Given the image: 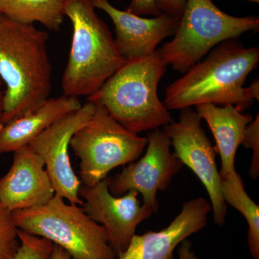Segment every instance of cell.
I'll return each mask as SVG.
<instances>
[{
  "instance_id": "cell-1",
  "label": "cell",
  "mask_w": 259,
  "mask_h": 259,
  "mask_svg": "<svg viewBox=\"0 0 259 259\" xmlns=\"http://www.w3.org/2000/svg\"><path fill=\"white\" fill-rule=\"evenodd\" d=\"M49 35L33 24L0 14V77L5 84L3 125L33 112L49 98L52 66Z\"/></svg>"
},
{
  "instance_id": "cell-2",
  "label": "cell",
  "mask_w": 259,
  "mask_h": 259,
  "mask_svg": "<svg viewBox=\"0 0 259 259\" xmlns=\"http://www.w3.org/2000/svg\"><path fill=\"white\" fill-rule=\"evenodd\" d=\"M258 61V47H245L237 38L225 40L167 87L163 103L168 110L212 104L243 112L253 103L245 97L243 85Z\"/></svg>"
},
{
  "instance_id": "cell-3",
  "label": "cell",
  "mask_w": 259,
  "mask_h": 259,
  "mask_svg": "<svg viewBox=\"0 0 259 259\" xmlns=\"http://www.w3.org/2000/svg\"><path fill=\"white\" fill-rule=\"evenodd\" d=\"M166 66L158 49L150 55L126 60L87 101L102 105L135 134L168 125L173 118L158 95Z\"/></svg>"
},
{
  "instance_id": "cell-4",
  "label": "cell",
  "mask_w": 259,
  "mask_h": 259,
  "mask_svg": "<svg viewBox=\"0 0 259 259\" xmlns=\"http://www.w3.org/2000/svg\"><path fill=\"white\" fill-rule=\"evenodd\" d=\"M92 0H64V14L71 21L72 41L62 77L66 96L89 97L125 63Z\"/></svg>"
},
{
  "instance_id": "cell-5",
  "label": "cell",
  "mask_w": 259,
  "mask_h": 259,
  "mask_svg": "<svg viewBox=\"0 0 259 259\" xmlns=\"http://www.w3.org/2000/svg\"><path fill=\"white\" fill-rule=\"evenodd\" d=\"M18 229L47 238L72 259H116L106 229L77 204L56 195L38 207L13 212Z\"/></svg>"
},
{
  "instance_id": "cell-6",
  "label": "cell",
  "mask_w": 259,
  "mask_h": 259,
  "mask_svg": "<svg viewBox=\"0 0 259 259\" xmlns=\"http://www.w3.org/2000/svg\"><path fill=\"white\" fill-rule=\"evenodd\" d=\"M258 28V17L227 14L212 0H187L173 38L158 50L167 65L185 74L213 47Z\"/></svg>"
},
{
  "instance_id": "cell-7",
  "label": "cell",
  "mask_w": 259,
  "mask_h": 259,
  "mask_svg": "<svg viewBox=\"0 0 259 259\" xmlns=\"http://www.w3.org/2000/svg\"><path fill=\"white\" fill-rule=\"evenodd\" d=\"M91 119L74 134L70 148L79 158V180L94 186L116 167L138 159L147 146L148 138L125 128L100 104Z\"/></svg>"
},
{
  "instance_id": "cell-8",
  "label": "cell",
  "mask_w": 259,
  "mask_h": 259,
  "mask_svg": "<svg viewBox=\"0 0 259 259\" xmlns=\"http://www.w3.org/2000/svg\"><path fill=\"white\" fill-rule=\"evenodd\" d=\"M202 119L191 107L182 109L177 122L165 126L175 156L197 175L208 192L214 222L225 224L227 204L221 193V175L215 162V150L202 125Z\"/></svg>"
},
{
  "instance_id": "cell-9",
  "label": "cell",
  "mask_w": 259,
  "mask_h": 259,
  "mask_svg": "<svg viewBox=\"0 0 259 259\" xmlns=\"http://www.w3.org/2000/svg\"><path fill=\"white\" fill-rule=\"evenodd\" d=\"M171 140L164 130H152L148 133L147 151L139 161L129 163L120 173L110 180L109 190L114 196L123 195L131 190L141 194L144 204L157 212L156 196L165 192L183 166L171 153Z\"/></svg>"
},
{
  "instance_id": "cell-10",
  "label": "cell",
  "mask_w": 259,
  "mask_h": 259,
  "mask_svg": "<svg viewBox=\"0 0 259 259\" xmlns=\"http://www.w3.org/2000/svg\"><path fill=\"white\" fill-rule=\"evenodd\" d=\"M95 104L87 101L79 110L67 114L32 140L30 146L44 160L56 195L69 203L82 205L81 184L71 166L69 149L75 133L91 119Z\"/></svg>"
},
{
  "instance_id": "cell-11",
  "label": "cell",
  "mask_w": 259,
  "mask_h": 259,
  "mask_svg": "<svg viewBox=\"0 0 259 259\" xmlns=\"http://www.w3.org/2000/svg\"><path fill=\"white\" fill-rule=\"evenodd\" d=\"M110 180L111 177L107 176L91 187L81 185L79 194L83 199V211L106 229L109 243L117 257L128 246L140 223L154 212L151 207L141 204L136 191L112 195L109 190Z\"/></svg>"
},
{
  "instance_id": "cell-12",
  "label": "cell",
  "mask_w": 259,
  "mask_h": 259,
  "mask_svg": "<svg viewBox=\"0 0 259 259\" xmlns=\"http://www.w3.org/2000/svg\"><path fill=\"white\" fill-rule=\"evenodd\" d=\"M8 173L0 178V201L12 212L47 203L55 190L42 158L30 146L14 151Z\"/></svg>"
},
{
  "instance_id": "cell-13",
  "label": "cell",
  "mask_w": 259,
  "mask_h": 259,
  "mask_svg": "<svg viewBox=\"0 0 259 259\" xmlns=\"http://www.w3.org/2000/svg\"><path fill=\"white\" fill-rule=\"evenodd\" d=\"M92 1L95 8L111 19L116 48L125 61L153 54L163 39L175 34L180 22L181 16L162 13L153 18H144L117 9L108 0Z\"/></svg>"
},
{
  "instance_id": "cell-14",
  "label": "cell",
  "mask_w": 259,
  "mask_h": 259,
  "mask_svg": "<svg viewBox=\"0 0 259 259\" xmlns=\"http://www.w3.org/2000/svg\"><path fill=\"white\" fill-rule=\"evenodd\" d=\"M211 210V204L203 197L187 201L166 228L135 234L127 248L116 259H174L177 247L207 226Z\"/></svg>"
},
{
  "instance_id": "cell-15",
  "label": "cell",
  "mask_w": 259,
  "mask_h": 259,
  "mask_svg": "<svg viewBox=\"0 0 259 259\" xmlns=\"http://www.w3.org/2000/svg\"><path fill=\"white\" fill-rule=\"evenodd\" d=\"M81 105L79 97L64 95L48 98L33 112L5 124L0 130V155L28 146L54 122Z\"/></svg>"
},
{
  "instance_id": "cell-16",
  "label": "cell",
  "mask_w": 259,
  "mask_h": 259,
  "mask_svg": "<svg viewBox=\"0 0 259 259\" xmlns=\"http://www.w3.org/2000/svg\"><path fill=\"white\" fill-rule=\"evenodd\" d=\"M199 117L208 124L216 141L214 148L221 156V180L230 176L235 168L237 150L241 146L245 129L253 120L249 114H243L233 105L218 107L212 104H200L195 106Z\"/></svg>"
},
{
  "instance_id": "cell-17",
  "label": "cell",
  "mask_w": 259,
  "mask_h": 259,
  "mask_svg": "<svg viewBox=\"0 0 259 259\" xmlns=\"http://www.w3.org/2000/svg\"><path fill=\"white\" fill-rule=\"evenodd\" d=\"M64 0H0V14L24 24L39 23L57 31L64 20Z\"/></svg>"
},
{
  "instance_id": "cell-18",
  "label": "cell",
  "mask_w": 259,
  "mask_h": 259,
  "mask_svg": "<svg viewBox=\"0 0 259 259\" xmlns=\"http://www.w3.org/2000/svg\"><path fill=\"white\" fill-rule=\"evenodd\" d=\"M221 193L226 204L239 211L246 220L248 225L247 241L250 255L254 259H259V206L247 194L241 175L236 171L223 179Z\"/></svg>"
},
{
  "instance_id": "cell-19",
  "label": "cell",
  "mask_w": 259,
  "mask_h": 259,
  "mask_svg": "<svg viewBox=\"0 0 259 259\" xmlns=\"http://www.w3.org/2000/svg\"><path fill=\"white\" fill-rule=\"evenodd\" d=\"M20 246L13 259H51L54 243L42 237L18 230Z\"/></svg>"
},
{
  "instance_id": "cell-20",
  "label": "cell",
  "mask_w": 259,
  "mask_h": 259,
  "mask_svg": "<svg viewBox=\"0 0 259 259\" xmlns=\"http://www.w3.org/2000/svg\"><path fill=\"white\" fill-rule=\"evenodd\" d=\"M13 212L0 201V259H13L20 246Z\"/></svg>"
},
{
  "instance_id": "cell-21",
  "label": "cell",
  "mask_w": 259,
  "mask_h": 259,
  "mask_svg": "<svg viewBox=\"0 0 259 259\" xmlns=\"http://www.w3.org/2000/svg\"><path fill=\"white\" fill-rule=\"evenodd\" d=\"M241 145L245 148L253 150V158L250 163L248 175L253 180L259 176V115L252 120L245 129L244 137Z\"/></svg>"
},
{
  "instance_id": "cell-22",
  "label": "cell",
  "mask_w": 259,
  "mask_h": 259,
  "mask_svg": "<svg viewBox=\"0 0 259 259\" xmlns=\"http://www.w3.org/2000/svg\"><path fill=\"white\" fill-rule=\"evenodd\" d=\"M158 0H131L127 11L132 14L142 15H154L158 16L162 13L158 10Z\"/></svg>"
},
{
  "instance_id": "cell-23",
  "label": "cell",
  "mask_w": 259,
  "mask_h": 259,
  "mask_svg": "<svg viewBox=\"0 0 259 259\" xmlns=\"http://www.w3.org/2000/svg\"><path fill=\"white\" fill-rule=\"evenodd\" d=\"M187 0H158L157 6L161 13L181 16Z\"/></svg>"
},
{
  "instance_id": "cell-24",
  "label": "cell",
  "mask_w": 259,
  "mask_h": 259,
  "mask_svg": "<svg viewBox=\"0 0 259 259\" xmlns=\"http://www.w3.org/2000/svg\"><path fill=\"white\" fill-rule=\"evenodd\" d=\"M178 254L179 259H199L192 248V242L187 239L180 243Z\"/></svg>"
},
{
  "instance_id": "cell-25",
  "label": "cell",
  "mask_w": 259,
  "mask_h": 259,
  "mask_svg": "<svg viewBox=\"0 0 259 259\" xmlns=\"http://www.w3.org/2000/svg\"><path fill=\"white\" fill-rule=\"evenodd\" d=\"M245 96L248 100L254 102L259 100V81L258 79H255L248 88H244Z\"/></svg>"
},
{
  "instance_id": "cell-26",
  "label": "cell",
  "mask_w": 259,
  "mask_h": 259,
  "mask_svg": "<svg viewBox=\"0 0 259 259\" xmlns=\"http://www.w3.org/2000/svg\"><path fill=\"white\" fill-rule=\"evenodd\" d=\"M51 259H72V258L69 254V253L63 249L61 247L54 244V250H53Z\"/></svg>"
},
{
  "instance_id": "cell-27",
  "label": "cell",
  "mask_w": 259,
  "mask_h": 259,
  "mask_svg": "<svg viewBox=\"0 0 259 259\" xmlns=\"http://www.w3.org/2000/svg\"><path fill=\"white\" fill-rule=\"evenodd\" d=\"M3 84H4V83L0 77V117H1L2 114H3V106H4L5 91H3Z\"/></svg>"
},
{
  "instance_id": "cell-28",
  "label": "cell",
  "mask_w": 259,
  "mask_h": 259,
  "mask_svg": "<svg viewBox=\"0 0 259 259\" xmlns=\"http://www.w3.org/2000/svg\"><path fill=\"white\" fill-rule=\"evenodd\" d=\"M249 1L254 2V3H258L259 0H249Z\"/></svg>"
},
{
  "instance_id": "cell-29",
  "label": "cell",
  "mask_w": 259,
  "mask_h": 259,
  "mask_svg": "<svg viewBox=\"0 0 259 259\" xmlns=\"http://www.w3.org/2000/svg\"><path fill=\"white\" fill-rule=\"evenodd\" d=\"M3 125H3V123H2V122H0V130H1V129H2V127H3Z\"/></svg>"
},
{
  "instance_id": "cell-30",
  "label": "cell",
  "mask_w": 259,
  "mask_h": 259,
  "mask_svg": "<svg viewBox=\"0 0 259 259\" xmlns=\"http://www.w3.org/2000/svg\"><path fill=\"white\" fill-rule=\"evenodd\" d=\"M108 1H110V0H108ZM114 1H117V0H114Z\"/></svg>"
}]
</instances>
